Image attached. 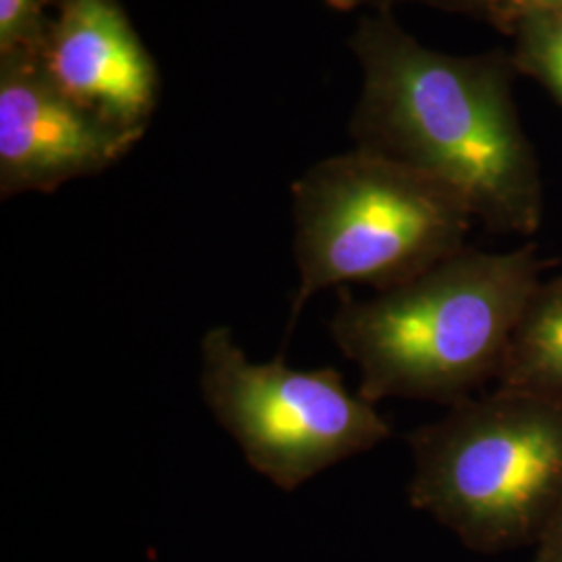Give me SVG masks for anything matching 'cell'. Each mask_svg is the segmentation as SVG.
<instances>
[{"instance_id": "6da1fadb", "label": "cell", "mask_w": 562, "mask_h": 562, "mask_svg": "<svg viewBox=\"0 0 562 562\" xmlns=\"http://www.w3.org/2000/svg\"><path fill=\"white\" fill-rule=\"evenodd\" d=\"M540 283L529 250L462 252L375 299L346 288L329 323L344 357L361 371L359 394L454 406L496 382L522 308Z\"/></svg>"}, {"instance_id": "7a4b0ae2", "label": "cell", "mask_w": 562, "mask_h": 562, "mask_svg": "<svg viewBox=\"0 0 562 562\" xmlns=\"http://www.w3.org/2000/svg\"><path fill=\"white\" fill-rule=\"evenodd\" d=\"M352 46L364 69L359 148L440 181L471 215L522 227L533 222L527 157L475 67L429 53L382 23H364Z\"/></svg>"}, {"instance_id": "3957f363", "label": "cell", "mask_w": 562, "mask_h": 562, "mask_svg": "<svg viewBox=\"0 0 562 562\" xmlns=\"http://www.w3.org/2000/svg\"><path fill=\"white\" fill-rule=\"evenodd\" d=\"M408 443V501L473 552L536 546L562 504L561 401L496 387Z\"/></svg>"}, {"instance_id": "277c9868", "label": "cell", "mask_w": 562, "mask_h": 562, "mask_svg": "<svg viewBox=\"0 0 562 562\" xmlns=\"http://www.w3.org/2000/svg\"><path fill=\"white\" fill-rule=\"evenodd\" d=\"M469 217L440 181L362 148L308 167L292 183L299 290L285 340L317 292L359 281L383 292L457 255Z\"/></svg>"}, {"instance_id": "5b68a950", "label": "cell", "mask_w": 562, "mask_h": 562, "mask_svg": "<svg viewBox=\"0 0 562 562\" xmlns=\"http://www.w3.org/2000/svg\"><path fill=\"white\" fill-rule=\"evenodd\" d=\"M201 392L248 464L283 492L392 436L375 404L350 392L336 369H292L283 352L252 362L225 325L202 336Z\"/></svg>"}, {"instance_id": "8992f818", "label": "cell", "mask_w": 562, "mask_h": 562, "mask_svg": "<svg viewBox=\"0 0 562 562\" xmlns=\"http://www.w3.org/2000/svg\"><path fill=\"white\" fill-rule=\"evenodd\" d=\"M140 140L65 94L41 53L0 57L2 201L99 176Z\"/></svg>"}, {"instance_id": "52a82bcc", "label": "cell", "mask_w": 562, "mask_h": 562, "mask_svg": "<svg viewBox=\"0 0 562 562\" xmlns=\"http://www.w3.org/2000/svg\"><path fill=\"white\" fill-rule=\"evenodd\" d=\"M41 59L65 94L144 136L159 104L157 63L120 0H57Z\"/></svg>"}, {"instance_id": "ba28073f", "label": "cell", "mask_w": 562, "mask_h": 562, "mask_svg": "<svg viewBox=\"0 0 562 562\" xmlns=\"http://www.w3.org/2000/svg\"><path fill=\"white\" fill-rule=\"evenodd\" d=\"M494 383L562 402V280L540 281L533 290Z\"/></svg>"}, {"instance_id": "9c48e42d", "label": "cell", "mask_w": 562, "mask_h": 562, "mask_svg": "<svg viewBox=\"0 0 562 562\" xmlns=\"http://www.w3.org/2000/svg\"><path fill=\"white\" fill-rule=\"evenodd\" d=\"M57 0H0V57L41 53Z\"/></svg>"}, {"instance_id": "30bf717a", "label": "cell", "mask_w": 562, "mask_h": 562, "mask_svg": "<svg viewBox=\"0 0 562 562\" xmlns=\"http://www.w3.org/2000/svg\"><path fill=\"white\" fill-rule=\"evenodd\" d=\"M531 562H562V504L546 525Z\"/></svg>"}, {"instance_id": "8fae6325", "label": "cell", "mask_w": 562, "mask_h": 562, "mask_svg": "<svg viewBox=\"0 0 562 562\" xmlns=\"http://www.w3.org/2000/svg\"><path fill=\"white\" fill-rule=\"evenodd\" d=\"M542 67L548 80L552 81L562 97V23L543 42Z\"/></svg>"}, {"instance_id": "7c38bea8", "label": "cell", "mask_w": 562, "mask_h": 562, "mask_svg": "<svg viewBox=\"0 0 562 562\" xmlns=\"http://www.w3.org/2000/svg\"><path fill=\"white\" fill-rule=\"evenodd\" d=\"M364 2H375V0H325V4H329L334 9H344V11L364 4Z\"/></svg>"}, {"instance_id": "4fadbf2b", "label": "cell", "mask_w": 562, "mask_h": 562, "mask_svg": "<svg viewBox=\"0 0 562 562\" xmlns=\"http://www.w3.org/2000/svg\"><path fill=\"white\" fill-rule=\"evenodd\" d=\"M536 2H552V0H536Z\"/></svg>"}]
</instances>
